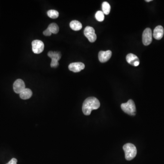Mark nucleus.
Wrapping results in <instances>:
<instances>
[{
    "instance_id": "nucleus-1",
    "label": "nucleus",
    "mask_w": 164,
    "mask_h": 164,
    "mask_svg": "<svg viewBox=\"0 0 164 164\" xmlns=\"http://www.w3.org/2000/svg\"><path fill=\"white\" fill-rule=\"evenodd\" d=\"M100 105V102L96 97H88L83 103L82 106L83 113L85 115H89L92 110L99 109Z\"/></svg>"
},
{
    "instance_id": "nucleus-2",
    "label": "nucleus",
    "mask_w": 164,
    "mask_h": 164,
    "mask_svg": "<svg viewBox=\"0 0 164 164\" xmlns=\"http://www.w3.org/2000/svg\"><path fill=\"white\" fill-rule=\"evenodd\" d=\"M123 150L125 153V159L127 161L132 160L136 155V148L132 144H126L123 146Z\"/></svg>"
},
{
    "instance_id": "nucleus-3",
    "label": "nucleus",
    "mask_w": 164,
    "mask_h": 164,
    "mask_svg": "<svg viewBox=\"0 0 164 164\" xmlns=\"http://www.w3.org/2000/svg\"><path fill=\"white\" fill-rule=\"evenodd\" d=\"M121 108L124 112L130 115H135L136 114V107L133 100L130 99L127 102L122 103Z\"/></svg>"
},
{
    "instance_id": "nucleus-4",
    "label": "nucleus",
    "mask_w": 164,
    "mask_h": 164,
    "mask_svg": "<svg viewBox=\"0 0 164 164\" xmlns=\"http://www.w3.org/2000/svg\"><path fill=\"white\" fill-rule=\"evenodd\" d=\"M49 57L52 59L50 66L52 68H56L59 65V61L61 59L62 55L60 52L49 51L47 53Z\"/></svg>"
},
{
    "instance_id": "nucleus-5",
    "label": "nucleus",
    "mask_w": 164,
    "mask_h": 164,
    "mask_svg": "<svg viewBox=\"0 0 164 164\" xmlns=\"http://www.w3.org/2000/svg\"><path fill=\"white\" fill-rule=\"evenodd\" d=\"M84 34L91 43H94L96 40L97 36L95 30L91 26H86L84 30Z\"/></svg>"
},
{
    "instance_id": "nucleus-6",
    "label": "nucleus",
    "mask_w": 164,
    "mask_h": 164,
    "mask_svg": "<svg viewBox=\"0 0 164 164\" xmlns=\"http://www.w3.org/2000/svg\"><path fill=\"white\" fill-rule=\"evenodd\" d=\"M32 45V51L35 54H40L43 51L44 44L41 41L39 40L33 41Z\"/></svg>"
},
{
    "instance_id": "nucleus-7",
    "label": "nucleus",
    "mask_w": 164,
    "mask_h": 164,
    "mask_svg": "<svg viewBox=\"0 0 164 164\" xmlns=\"http://www.w3.org/2000/svg\"><path fill=\"white\" fill-rule=\"evenodd\" d=\"M152 41V34L151 29L150 28H146L142 35V41L144 45L148 46Z\"/></svg>"
},
{
    "instance_id": "nucleus-8",
    "label": "nucleus",
    "mask_w": 164,
    "mask_h": 164,
    "mask_svg": "<svg viewBox=\"0 0 164 164\" xmlns=\"http://www.w3.org/2000/svg\"><path fill=\"white\" fill-rule=\"evenodd\" d=\"M25 88V84L21 79L15 81L13 84V90L16 94H20Z\"/></svg>"
},
{
    "instance_id": "nucleus-9",
    "label": "nucleus",
    "mask_w": 164,
    "mask_h": 164,
    "mask_svg": "<svg viewBox=\"0 0 164 164\" xmlns=\"http://www.w3.org/2000/svg\"><path fill=\"white\" fill-rule=\"evenodd\" d=\"M85 65L81 62H77L70 63L68 66V69L71 71L74 72H80L81 70L84 69Z\"/></svg>"
},
{
    "instance_id": "nucleus-10",
    "label": "nucleus",
    "mask_w": 164,
    "mask_h": 164,
    "mask_svg": "<svg viewBox=\"0 0 164 164\" xmlns=\"http://www.w3.org/2000/svg\"><path fill=\"white\" fill-rule=\"evenodd\" d=\"M126 61L129 64L135 67L138 66L140 64V60L136 55L133 53H129L127 55Z\"/></svg>"
},
{
    "instance_id": "nucleus-11",
    "label": "nucleus",
    "mask_w": 164,
    "mask_h": 164,
    "mask_svg": "<svg viewBox=\"0 0 164 164\" xmlns=\"http://www.w3.org/2000/svg\"><path fill=\"white\" fill-rule=\"evenodd\" d=\"M112 56V52L110 50L106 51H101L99 53V60L101 63H105L110 59Z\"/></svg>"
},
{
    "instance_id": "nucleus-12",
    "label": "nucleus",
    "mask_w": 164,
    "mask_h": 164,
    "mask_svg": "<svg viewBox=\"0 0 164 164\" xmlns=\"http://www.w3.org/2000/svg\"><path fill=\"white\" fill-rule=\"evenodd\" d=\"M164 30L163 26H158L155 28L153 32V37L156 40H160L163 38Z\"/></svg>"
},
{
    "instance_id": "nucleus-13",
    "label": "nucleus",
    "mask_w": 164,
    "mask_h": 164,
    "mask_svg": "<svg viewBox=\"0 0 164 164\" xmlns=\"http://www.w3.org/2000/svg\"><path fill=\"white\" fill-rule=\"evenodd\" d=\"M32 95V92L29 88H26L20 94V97L22 99H30Z\"/></svg>"
},
{
    "instance_id": "nucleus-14",
    "label": "nucleus",
    "mask_w": 164,
    "mask_h": 164,
    "mask_svg": "<svg viewBox=\"0 0 164 164\" xmlns=\"http://www.w3.org/2000/svg\"><path fill=\"white\" fill-rule=\"evenodd\" d=\"M70 26L71 28L74 31H78L81 30L82 28V25L80 22L77 20H73L70 22Z\"/></svg>"
},
{
    "instance_id": "nucleus-15",
    "label": "nucleus",
    "mask_w": 164,
    "mask_h": 164,
    "mask_svg": "<svg viewBox=\"0 0 164 164\" xmlns=\"http://www.w3.org/2000/svg\"><path fill=\"white\" fill-rule=\"evenodd\" d=\"M47 28L50 30L52 34H57L59 32V28L56 23H52L48 26Z\"/></svg>"
},
{
    "instance_id": "nucleus-16",
    "label": "nucleus",
    "mask_w": 164,
    "mask_h": 164,
    "mask_svg": "<svg viewBox=\"0 0 164 164\" xmlns=\"http://www.w3.org/2000/svg\"><path fill=\"white\" fill-rule=\"evenodd\" d=\"M102 8L103 12L104 14L108 15L109 14L110 12L111 7H110L109 4L108 2H106V1L103 2L102 5Z\"/></svg>"
},
{
    "instance_id": "nucleus-17",
    "label": "nucleus",
    "mask_w": 164,
    "mask_h": 164,
    "mask_svg": "<svg viewBox=\"0 0 164 164\" xmlns=\"http://www.w3.org/2000/svg\"><path fill=\"white\" fill-rule=\"evenodd\" d=\"M47 16L52 19L57 18L59 16V13L55 10H50L47 12Z\"/></svg>"
},
{
    "instance_id": "nucleus-18",
    "label": "nucleus",
    "mask_w": 164,
    "mask_h": 164,
    "mask_svg": "<svg viewBox=\"0 0 164 164\" xmlns=\"http://www.w3.org/2000/svg\"><path fill=\"white\" fill-rule=\"evenodd\" d=\"M95 18L99 22H103L105 19V14L100 11H97L95 15Z\"/></svg>"
},
{
    "instance_id": "nucleus-19",
    "label": "nucleus",
    "mask_w": 164,
    "mask_h": 164,
    "mask_svg": "<svg viewBox=\"0 0 164 164\" xmlns=\"http://www.w3.org/2000/svg\"><path fill=\"white\" fill-rule=\"evenodd\" d=\"M43 34L44 35L46 36H50L52 35V32H51L50 30L48 28L45 31H43Z\"/></svg>"
},
{
    "instance_id": "nucleus-20",
    "label": "nucleus",
    "mask_w": 164,
    "mask_h": 164,
    "mask_svg": "<svg viewBox=\"0 0 164 164\" xmlns=\"http://www.w3.org/2000/svg\"><path fill=\"white\" fill-rule=\"evenodd\" d=\"M17 161L16 159L13 158L8 163L6 164H17Z\"/></svg>"
},
{
    "instance_id": "nucleus-21",
    "label": "nucleus",
    "mask_w": 164,
    "mask_h": 164,
    "mask_svg": "<svg viewBox=\"0 0 164 164\" xmlns=\"http://www.w3.org/2000/svg\"><path fill=\"white\" fill-rule=\"evenodd\" d=\"M152 0H146V1L147 2V3H149V2H150V1H151Z\"/></svg>"
}]
</instances>
